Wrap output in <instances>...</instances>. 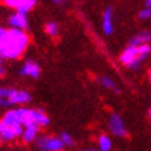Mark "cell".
I'll use <instances>...</instances> for the list:
<instances>
[{
  "label": "cell",
  "instance_id": "obj_1",
  "mask_svg": "<svg viewBox=\"0 0 151 151\" xmlns=\"http://www.w3.org/2000/svg\"><path fill=\"white\" fill-rule=\"evenodd\" d=\"M28 43V37L25 32L12 28L8 32L4 43L0 47V57L1 58H16L25 51Z\"/></svg>",
  "mask_w": 151,
  "mask_h": 151
},
{
  "label": "cell",
  "instance_id": "obj_2",
  "mask_svg": "<svg viewBox=\"0 0 151 151\" xmlns=\"http://www.w3.org/2000/svg\"><path fill=\"white\" fill-rule=\"evenodd\" d=\"M22 110V125L28 126L32 124H36L38 126H45L49 124L50 119L43 111L41 110H34V109H24Z\"/></svg>",
  "mask_w": 151,
  "mask_h": 151
},
{
  "label": "cell",
  "instance_id": "obj_3",
  "mask_svg": "<svg viewBox=\"0 0 151 151\" xmlns=\"http://www.w3.org/2000/svg\"><path fill=\"white\" fill-rule=\"evenodd\" d=\"M37 145L40 151H62L65 146L60 138L47 137V136L38 139Z\"/></svg>",
  "mask_w": 151,
  "mask_h": 151
},
{
  "label": "cell",
  "instance_id": "obj_4",
  "mask_svg": "<svg viewBox=\"0 0 151 151\" xmlns=\"http://www.w3.org/2000/svg\"><path fill=\"white\" fill-rule=\"evenodd\" d=\"M23 135L22 125H11L8 123L0 121V139L2 140H12L16 136Z\"/></svg>",
  "mask_w": 151,
  "mask_h": 151
},
{
  "label": "cell",
  "instance_id": "obj_5",
  "mask_svg": "<svg viewBox=\"0 0 151 151\" xmlns=\"http://www.w3.org/2000/svg\"><path fill=\"white\" fill-rule=\"evenodd\" d=\"M30 94L26 91H16L14 88H8L6 99L10 105L12 104H25L30 101Z\"/></svg>",
  "mask_w": 151,
  "mask_h": 151
},
{
  "label": "cell",
  "instance_id": "obj_6",
  "mask_svg": "<svg viewBox=\"0 0 151 151\" xmlns=\"http://www.w3.org/2000/svg\"><path fill=\"white\" fill-rule=\"evenodd\" d=\"M109 129L114 135L120 136V137H124L127 134L122 119L116 113H113L109 119Z\"/></svg>",
  "mask_w": 151,
  "mask_h": 151
},
{
  "label": "cell",
  "instance_id": "obj_7",
  "mask_svg": "<svg viewBox=\"0 0 151 151\" xmlns=\"http://www.w3.org/2000/svg\"><path fill=\"white\" fill-rule=\"evenodd\" d=\"M6 4L16 9V11L19 13L26 14L32 6H35L36 1L35 0H6Z\"/></svg>",
  "mask_w": 151,
  "mask_h": 151
},
{
  "label": "cell",
  "instance_id": "obj_8",
  "mask_svg": "<svg viewBox=\"0 0 151 151\" xmlns=\"http://www.w3.org/2000/svg\"><path fill=\"white\" fill-rule=\"evenodd\" d=\"M10 25L13 26V28L19 29V30H25L28 28V21L26 17V14L16 12L9 17Z\"/></svg>",
  "mask_w": 151,
  "mask_h": 151
},
{
  "label": "cell",
  "instance_id": "obj_9",
  "mask_svg": "<svg viewBox=\"0 0 151 151\" xmlns=\"http://www.w3.org/2000/svg\"><path fill=\"white\" fill-rule=\"evenodd\" d=\"M138 55H139L138 47H129L124 50V52H123L122 55H121V57H120V60H121L124 65L129 66V65H131V64H132L133 62L138 57Z\"/></svg>",
  "mask_w": 151,
  "mask_h": 151
},
{
  "label": "cell",
  "instance_id": "obj_10",
  "mask_svg": "<svg viewBox=\"0 0 151 151\" xmlns=\"http://www.w3.org/2000/svg\"><path fill=\"white\" fill-rule=\"evenodd\" d=\"M19 73L23 76H29V77H32V78H38L39 75H40V67L38 66V64L35 63V62L28 60L22 67Z\"/></svg>",
  "mask_w": 151,
  "mask_h": 151
},
{
  "label": "cell",
  "instance_id": "obj_11",
  "mask_svg": "<svg viewBox=\"0 0 151 151\" xmlns=\"http://www.w3.org/2000/svg\"><path fill=\"white\" fill-rule=\"evenodd\" d=\"M103 29L106 35H111L113 32L112 26V9L107 8L103 14Z\"/></svg>",
  "mask_w": 151,
  "mask_h": 151
},
{
  "label": "cell",
  "instance_id": "obj_12",
  "mask_svg": "<svg viewBox=\"0 0 151 151\" xmlns=\"http://www.w3.org/2000/svg\"><path fill=\"white\" fill-rule=\"evenodd\" d=\"M151 40V34L148 32H142L138 35H136L129 41V47H138L144 44H148V42Z\"/></svg>",
  "mask_w": 151,
  "mask_h": 151
},
{
  "label": "cell",
  "instance_id": "obj_13",
  "mask_svg": "<svg viewBox=\"0 0 151 151\" xmlns=\"http://www.w3.org/2000/svg\"><path fill=\"white\" fill-rule=\"evenodd\" d=\"M38 129H39V126L36 125V124H32V125L25 126V131L23 132V135H22L23 139L27 142H32V140L36 138Z\"/></svg>",
  "mask_w": 151,
  "mask_h": 151
},
{
  "label": "cell",
  "instance_id": "obj_14",
  "mask_svg": "<svg viewBox=\"0 0 151 151\" xmlns=\"http://www.w3.org/2000/svg\"><path fill=\"white\" fill-rule=\"evenodd\" d=\"M99 142V148L101 151H109L111 148V140L109 139V137L105 135H101L98 139Z\"/></svg>",
  "mask_w": 151,
  "mask_h": 151
},
{
  "label": "cell",
  "instance_id": "obj_15",
  "mask_svg": "<svg viewBox=\"0 0 151 151\" xmlns=\"http://www.w3.org/2000/svg\"><path fill=\"white\" fill-rule=\"evenodd\" d=\"M45 30H47V32L49 34V35L55 36L57 32H58V26H57L56 23L49 22L47 25H45Z\"/></svg>",
  "mask_w": 151,
  "mask_h": 151
},
{
  "label": "cell",
  "instance_id": "obj_16",
  "mask_svg": "<svg viewBox=\"0 0 151 151\" xmlns=\"http://www.w3.org/2000/svg\"><path fill=\"white\" fill-rule=\"evenodd\" d=\"M101 83L104 85L105 88H113L116 93H119V90H118V88H116V84H114V82H113L111 79L107 78V77H103V78H101Z\"/></svg>",
  "mask_w": 151,
  "mask_h": 151
},
{
  "label": "cell",
  "instance_id": "obj_17",
  "mask_svg": "<svg viewBox=\"0 0 151 151\" xmlns=\"http://www.w3.org/2000/svg\"><path fill=\"white\" fill-rule=\"evenodd\" d=\"M60 140L63 142L64 145H67V146H71L73 144V140L71 138V136L68 134V133H62L60 134Z\"/></svg>",
  "mask_w": 151,
  "mask_h": 151
},
{
  "label": "cell",
  "instance_id": "obj_18",
  "mask_svg": "<svg viewBox=\"0 0 151 151\" xmlns=\"http://www.w3.org/2000/svg\"><path fill=\"white\" fill-rule=\"evenodd\" d=\"M139 19H150L151 17V10L148 9V8H145L144 10H142L138 14Z\"/></svg>",
  "mask_w": 151,
  "mask_h": 151
},
{
  "label": "cell",
  "instance_id": "obj_19",
  "mask_svg": "<svg viewBox=\"0 0 151 151\" xmlns=\"http://www.w3.org/2000/svg\"><path fill=\"white\" fill-rule=\"evenodd\" d=\"M8 32H9V30H6V29L0 27V47L4 43V41H6V37H8Z\"/></svg>",
  "mask_w": 151,
  "mask_h": 151
},
{
  "label": "cell",
  "instance_id": "obj_20",
  "mask_svg": "<svg viewBox=\"0 0 151 151\" xmlns=\"http://www.w3.org/2000/svg\"><path fill=\"white\" fill-rule=\"evenodd\" d=\"M4 73V69H3V67H2V58L0 57V77Z\"/></svg>",
  "mask_w": 151,
  "mask_h": 151
},
{
  "label": "cell",
  "instance_id": "obj_21",
  "mask_svg": "<svg viewBox=\"0 0 151 151\" xmlns=\"http://www.w3.org/2000/svg\"><path fill=\"white\" fill-rule=\"evenodd\" d=\"M145 6H146V8H148V9L151 10V0H147L145 2Z\"/></svg>",
  "mask_w": 151,
  "mask_h": 151
},
{
  "label": "cell",
  "instance_id": "obj_22",
  "mask_svg": "<svg viewBox=\"0 0 151 151\" xmlns=\"http://www.w3.org/2000/svg\"><path fill=\"white\" fill-rule=\"evenodd\" d=\"M80 151H98L96 149H85V150H80Z\"/></svg>",
  "mask_w": 151,
  "mask_h": 151
},
{
  "label": "cell",
  "instance_id": "obj_23",
  "mask_svg": "<svg viewBox=\"0 0 151 151\" xmlns=\"http://www.w3.org/2000/svg\"><path fill=\"white\" fill-rule=\"evenodd\" d=\"M149 116H150V119H151V108H150V110H149Z\"/></svg>",
  "mask_w": 151,
  "mask_h": 151
},
{
  "label": "cell",
  "instance_id": "obj_24",
  "mask_svg": "<svg viewBox=\"0 0 151 151\" xmlns=\"http://www.w3.org/2000/svg\"><path fill=\"white\" fill-rule=\"evenodd\" d=\"M149 79H150V83H151V73H149Z\"/></svg>",
  "mask_w": 151,
  "mask_h": 151
}]
</instances>
